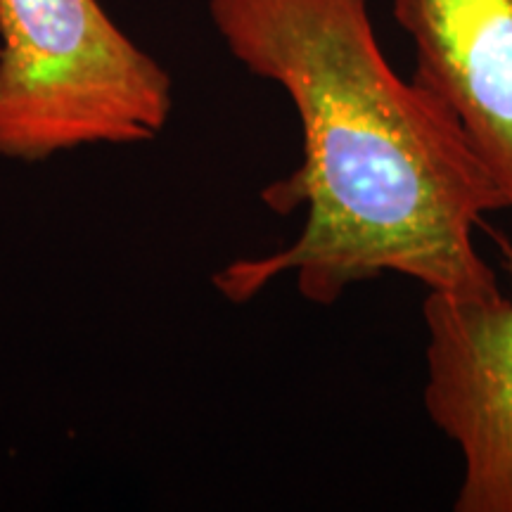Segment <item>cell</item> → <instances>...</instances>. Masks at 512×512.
<instances>
[{
    "label": "cell",
    "instance_id": "3957f363",
    "mask_svg": "<svg viewBox=\"0 0 512 512\" xmlns=\"http://www.w3.org/2000/svg\"><path fill=\"white\" fill-rule=\"evenodd\" d=\"M494 242L508 292L422 299V403L463 460L456 512H512V240Z\"/></svg>",
    "mask_w": 512,
    "mask_h": 512
},
{
    "label": "cell",
    "instance_id": "7a4b0ae2",
    "mask_svg": "<svg viewBox=\"0 0 512 512\" xmlns=\"http://www.w3.org/2000/svg\"><path fill=\"white\" fill-rule=\"evenodd\" d=\"M174 112L171 74L100 0H0V157L38 164L143 145Z\"/></svg>",
    "mask_w": 512,
    "mask_h": 512
},
{
    "label": "cell",
    "instance_id": "277c9868",
    "mask_svg": "<svg viewBox=\"0 0 512 512\" xmlns=\"http://www.w3.org/2000/svg\"><path fill=\"white\" fill-rule=\"evenodd\" d=\"M413 79L463 128L512 211V0H394Z\"/></svg>",
    "mask_w": 512,
    "mask_h": 512
},
{
    "label": "cell",
    "instance_id": "6da1fadb",
    "mask_svg": "<svg viewBox=\"0 0 512 512\" xmlns=\"http://www.w3.org/2000/svg\"><path fill=\"white\" fill-rule=\"evenodd\" d=\"M223 46L247 72L280 86L302 126V162L264 190L278 214L304 209L280 252L214 275L245 304L283 275L306 302L332 306L351 287L401 275L448 297L501 292L475 245L505 211L463 128L387 60L370 0H207Z\"/></svg>",
    "mask_w": 512,
    "mask_h": 512
}]
</instances>
